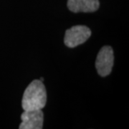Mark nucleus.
Segmentation results:
<instances>
[{"instance_id":"nucleus-3","label":"nucleus","mask_w":129,"mask_h":129,"mask_svg":"<svg viewBox=\"0 0 129 129\" xmlns=\"http://www.w3.org/2000/svg\"><path fill=\"white\" fill-rule=\"evenodd\" d=\"M114 63L113 50L110 46H104L97 55L95 67L98 73L102 77L108 75L112 71Z\"/></svg>"},{"instance_id":"nucleus-1","label":"nucleus","mask_w":129,"mask_h":129,"mask_svg":"<svg viewBox=\"0 0 129 129\" xmlns=\"http://www.w3.org/2000/svg\"><path fill=\"white\" fill-rule=\"evenodd\" d=\"M47 103V92L42 81L35 80L24 90L22 106L24 111L42 109Z\"/></svg>"},{"instance_id":"nucleus-4","label":"nucleus","mask_w":129,"mask_h":129,"mask_svg":"<svg viewBox=\"0 0 129 129\" xmlns=\"http://www.w3.org/2000/svg\"><path fill=\"white\" fill-rule=\"evenodd\" d=\"M22 123L19 129H42L43 126V113L41 109L24 111L21 115Z\"/></svg>"},{"instance_id":"nucleus-5","label":"nucleus","mask_w":129,"mask_h":129,"mask_svg":"<svg viewBox=\"0 0 129 129\" xmlns=\"http://www.w3.org/2000/svg\"><path fill=\"white\" fill-rule=\"evenodd\" d=\"M98 0H68V7L73 12H93L98 9Z\"/></svg>"},{"instance_id":"nucleus-2","label":"nucleus","mask_w":129,"mask_h":129,"mask_svg":"<svg viewBox=\"0 0 129 129\" xmlns=\"http://www.w3.org/2000/svg\"><path fill=\"white\" fill-rule=\"evenodd\" d=\"M91 35L90 29L83 25H76L66 30L64 42L68 47H75L84 43Z\"/></svg>"},{"instance_id":"nucleus-6","label":"nucleus","mask_w":129,"mask_h":129,"mask_svg":"<svg viewBox=\"0 0 129 129\" xmlns=\"http://www.w3.org/2000/svg\"><path fill=\"white\" fill-rule=\"evenodd\" d=\"M43 80H44V79H43V78H40V80H41V81H43Z\"/></svg>"}]
</instances>
